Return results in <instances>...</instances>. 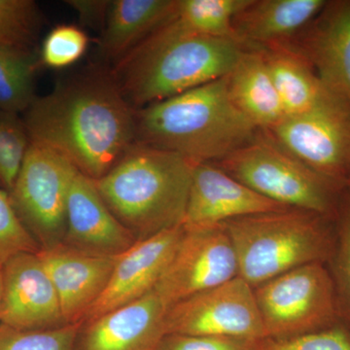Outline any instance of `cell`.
<instances>
[{"label":"cell","mask_w":350,"mask_h":350,"mask_svg":"<svg viewBox=\"0 0 350 350\" xmlns=\"http://www.w3.org/2000/svg\"><path fill=\"white\" fill-rule=\"evenodd\" d=\"M24 123L29 142L61 154L93 180L135 142V110L110 73L82 75L36 98Z\"/></svg>","instance_id":"obj_1"},{"label":"cell","mask_w":350,"mask_h":350,"mask_svg":"<svg viewBox=\"0 0 350 350\" xmlns=\"http://www.w3.org/2000/svg\"><path fill=\"white\" fill-rule=\"evenodd\" d=\"M246 48L234 39L195 33L172 19L115 64L110 75L137 111L225 77Z\"/></svg>","instance_id":"obj_2"},{"label":"cell","mask_w":350,"mask_h":350,"mask_svg":"<svg viewBox=\"0 0 350 350\" xmlns=\"http://www.w3.org/2000/svg\"><path fill=\"white\" fill-rule=\"evenodd\" d=\"M259 133L232 103L227 75L135 111V142L195 163L218 162Z\"/></svg>","instance_id":"obj_3"},{"label":"cell","mask_w":350,"mask_h":350,"mask_svg":"<svg viewBox=\"0 0 350 350\" xmlns=\"http://www.w3.org/2000/svg\"><path fill=\"white\" fill-rule=\"evenodd\" d=\"M196 165L178 154L135 142L94 182L115 217L144 239L183 224Z\"/></svg>","instance_id":"obj_4"},{"label":"cell","mask_w":350,"mask_h":350,"mask_svg":"<svg viewBox=\"0 0 350 350\" xmlns=\"http://www.w3.org/2000/svg\"><path fill=\"white\" fill-rule=\"evenodd\" d=\"M332 220L289 208L234 219L223 225L236 253L239 276L254 289L291 269L329 261L336 241Z\"/></svg>","instance_id":"obj_5"},{"label":"cell","mask_w":350,"mask_h":350,"mask_svg":"<svg viewBox=\"0 0 350 350\" xmlns=\"http://www.w3.org/2000/svg\"><path fill=\"white\" fill-rule=\"evenodd\" d=\"M213 163L258 194L288 208L333 219L347 190L306 167L262 131L250 144Z\"/></svg>","instance_id":"obj_6"},{"label":"cell","mask_w":350,"mask_h":350,"mask_svg":"<svg viewBox=\"0 0 350 350\" xmlns=\"http://www.w3.org/2000/svg\"><path fill=\"white\" fill-rule=\"evenodd\" d=\"M265 338H284L340 323L330 271L322 262L299 267L254 288Z\"/></svg>","instance_id":"obj_7"},{"label":"cell","mask_w":350,"mask_h":350,"mask_svg":"<svg viewBox=\"0 0 350 350\" xmlns=\"http://www.w3.org/2000/svg\"><path fill=\"white\" fill-rule=\"evenodd\" d=\"M77 170L61 154L29 142L9 197L16 213L40 248L64 243L69 190Z\"/></svg>","instance_id":"obj_8"},{"label":"cell","mask_w":350,"mask_h":350,"mask_svg":"<svg viewBox=\"0 0 350 350\" xmlns=\"http://www.w3.org/2000/svg\"><path fill=\"white\" fill-rule=\"evenodd\" d=\"M262 131L306 167L347 187L350 107L335 94L301 114L283 117Z\"/></svg>","instance_id":"obj_9"},{"label":"cell","mask_w":350,"mask_h":350,"mask_svg":"<svg viewBox=\"0 0 350 350\" xmlns=\"http://www.w3.org/2000/svg\"><path fill=\"white\" fill-rule=\"evenodd\" d=\"M170 334L262 340L254 289L237 276L175 304L167 317V335Z\"/></svg>","instance_id":"obj_10"},{"label":"cell","mask_w":350,"mask_h":350,"mask_svg":"<svg viewBox=\"0 0 350 350\" xmlns=\"http://www.w3.org/2000/svg\"><path fill=\"white\" fill-rule=\"evenodd\" d=\"M237 276L238 261L224 225L184 229L176 252L155 290L172 308Z\"/></svg>","instance_id":"obj_11"},{"label":"cell","mask_w":350,"mask_h":350,"mask_svg":"<svg viewBox=\"0 0 350 350\" xmlns=\"http://www.w3.org/2000/svg\"><path fill=\"white\" fill-rule=\"evenodd\" d=\"M0 323L23 331L49 330L64 321L56 288L38 253L11 258L1 269Z\"/></svg>","instance_id":"obj_12"},{"label":"cell","mask_w":350,"mask_h":350,"mask_svg":"<svg viewBox=\"0 0 350 350\" xmlns=\"http://www.w3.org/2000/svg\"><path fill=\"white\" fill-rule=\"evenodd\" d=\"M184 234L183 226L137 239L119 255L103 293L85 314L82 324L120 306L137 301L155 289L170 266Z\"/></svg>","instance_id":"obj_13"},{"label":"cell","mask_w":350,"mask_h":350,"mask_svg":"<svg viewBox=\"0 0 350 350\" xmlns=\"http://www.w3.org/2000/svg\"><path fill=\"white\" fill-rule=\"evenodd\" d=\"M258 194L213 163L196 165L189 191L184 229L213 227L234 219L286 211Z\"/></svg>","instance_id":"obj_14"},{"label":"cell","mask_w":350,"mask_h":350,"mask_svg":"<svg viewBox=\"0 0 350 350\" xmlns=\"http://www.w3.org/2000/svg\"><path fill=\"white\" fill-rule=\"evenodd\" d=\"M56 288L66 324L82 323L107 288L119 255L79 250L62 243L38 253Z\"/></svg>","instance_id":"obj_15"},{"label":"cell","mask_w":350,"mask_h":350,"mask_svg":"<svg viewBox=\"0 0 350 350\" xmlns=\"http://www.w3.org/2000/svg\"><path fill=\"white\" fill-rule=\"evenodd\" d=\"M170 306L155 289L82 324L76 350H157Z\"/></svg>","instance_id":"obj_16"},{"label":"cell","mask_w":350,"mask_h":350,"mask_svg":"<svg viewBox=\"0 0 350 350\" xmlns=\"http://www.w3.org/2000/svg\"><path fill=\"white\" fill-rule=\"evenodd\" d=\"M290 46L326 89L350 107V0H328Z\"/></svg>","instance_id":"obj_17"},{"label":"cell","mask_w":350,"mask_h":350,"mask_svg":"<svg viewBox=\"0 0 350 350\" xmlns=\"http://www.w3.org/2000/svg\"><path fill=\"white\" fill-rule=\"evenodd\" d=\"M137 241L108 208L93 179L77 170L69 190L64 243L90 252L120 255Z\"/></svg>","instance_id":"obj_18"},{"label":"cell","mask_w":350,"mask_h":350,"mask_svg":"<svg viewBox=\"0 0 350 350\" xmlns=\"http://www.w3.org/2000/svg\"><path fill=\"white\" fill-rule=\"evenodd\" d=\"M328 0H250L232 21L234 36L247 48L287 46L308 27Z\"/></svg>","instance_id":"obj_19"},{"label":"cell","mask_w":350,"mask_h":350,"mask_svg":"<svg viewBox=\"0 0 350 350\" xmlns=\"http://www.w3.org/2000/svg\"><path fill=\"white\" fill-rule=\"evenodd\" d=\"M177 0H113L100 47L116 64L157 29L174 19Z\"/></svg>","instance_id":"obj_20"},{"label":"cell","mask_w":350,"mask_h":350,"mask_svg":"<svg viewBox=\"0 0 350 350\" xmlns=\"http://www.w3.org/2000/svg\"><path fill=\"white\" fill-rule=\"evenodd\" d=\"M227 84L234 107L260 131L269 130L285 116L259 49H244L227 75Z\"/></svg>","instance_id":"obj_21"},{"label":"cell","mask_w":350,"mask_h":350,"mask_svg":"<svg viewBox=\"0 0 350 350\" xmlns=\"http://www.w3.org/2000/svg\"><path fill=\"white\" fill-rule=\"evenodd\" d=\"M259 50L282 101L285 116L308 111L332 94L310 64L291 46Z\"/></svg>","instance_id":"obj_22"},{"label":"cell","mask_w":350,"mask_h":350,"mask_svg":"<svg viewBox=\"0 0 350 350\" xmlns=\"http://www.w3.org/2000/svg\"><path fill=\"white\" fill-rule=\"evenodd\" d=\"M38 57L29 47L0 43V110L25 112L36 100Z\"/></svg>","instance_id":"obj_23"},{"label":"cell","mask_w":350,"mask_h":350,"mask_svg":"<svg viewBox=\"0 0 350 350\" xmlns=\"http://www.w3.org/2000/svg\"><path fill=\"white\" fill-rule=\"evenodd\" d=\"M248 1L250 0H177L174 19L195 33L237 40L232 21Z\"/></svg>","instance_id":"obj_24"},{"label":"cell","mask_w":350,"mask_h":350,"mask_svg":"<svg viewBox=\"0 0 350 350\" xmlns=\"http://www.w3.org/2000/svg\"><path fill=\"white\" fill-rule=\"evenodd\" d=\"M335 248L330 275L335 289L340 322L350 330V193L345 190L337 216Z\"/></svg>","instance_id":"obj_25"},{"label":"cell","mask_w":350,"mask_h":350,"mask_svg":"<svg viewBox=\"0 0 350 350\" xmlns=\"http://www.w3.org/2000/svg\"><path fill=\"white\" fill-rule=\"evenodd\" d=\"M29 145V133L18 114L0 110V183L10 192Z\"/></svg>","instance_id":"obj_26"},{"label":"cell","mask_w":350,"mask_h":350,"mask_svg":"<svg viewBox=\"0 0 350 350\" xmlns=\"http://www.w3.org/2000/svg\"><path fill=\"white\" fill-rule=\"evenodd\" d=\"M82 323L23 331L0 323V350H76Z\"/></svg>","instance_id":"obj_27"},{"label":"cell","mask_w":350,"mask_h":350,"mask_svg":"<svg viewBox=\"0 0 350 350\" xmlns=\"http://www.w3.org/2000/svg\"><path fill=\"white\" fill-rule=\"evenodd\" d=\"M38 5L32 0H0V43L29 47L38 31Z\"/></svg>","instance_id":"obj_28"},{"label":"cell","mask_w":350,"mask_h":350,"mask_svg":"<svg viewBox=\"0 0 350 350\" xmlns=\"http://www.w3.org/2000/svg\"><path fill=\"white\" fill-rule=\"evenodd\" d=\"M89 44L82 29L70 25L55 27L46 36L40 53V63L47 68H68L81 59Z\"/></svg>","instance_id":"obj_29"},{"label":"cell","mask_w":350,"mask_h":350,"mask_svg":"<svg viewBox=\"0 0 350 350\" xmlns=\"http://www.w3.org/2000/svg\"><path fill=\"white\" fill-rule=\"evenodd\" d=\"M40 250L16 213L9 193L0 190V269L20 253H38Z\"/></svg>","instance_id":"obj_30"},{"label":"cell","mask_w":350,"mask_h":350,"mask_svg":"<svg viewBox=\"0 0 350 350\" xmlns=\"http://www.w3.org/2000/svg\"><path fill=\"white\" fill-rule=\"evenodd\" d=\"M255 350H350V330L344 324L284 338H265Z\"/></svg>","instance_id":"obj_31"},{"label":"cell","mask_w":350,"mask_h":350,"mask_svg":"<svg viewBox=\"0 0 350 350\" xmlns=\"http://www.w3.org/2000/svg\"><path fill=\"white\" fill-rule=\"evenodd\" d=\"M259 340L213 336H165L157 350H255Z\"/></svg>","instance_id":"obj_32"},{"label":"cell","mask_w":350,"mask_h":350,"mask_svg":"<svg viewBox=\"0 0 350 350\" xmlns=\"http://www.w3.org/2000/svg\"><path fill=\"white\" fill-rule=\"evenodd\" d=\"M68 5L72 7L85 25L96 27L100 23L105 27L111 1L107 0H68Z\"/></svg>","instance_id":"obj_33"},{"label":"cell","mask_w":350,"mask_h":350,"mask_svg":"<svg viewBox=\"0 0 350 350\" xmlns=\"http://www.w3.org/2000/svg\"><path fill=\"white\" fill-rule=\"evenodd\" d=\"M1 306H2V275H1V269H0V317H1Z\"/></svg>","instance_id":"obj_34"},{"label":"cell","mask_w":350,"mask_h":350,"mask_svg":"<svg viewBox=\"0 0 350 350\" xmlns=\"http://www.w3.org/2000/svg\"><path fill=\"white\" fill-rule=\"evenodd\" d=\"M347 190L349 191V193H350V177H349V182H347Z\"/></svg>","instance_id":"obj_35"}]
</instances>
